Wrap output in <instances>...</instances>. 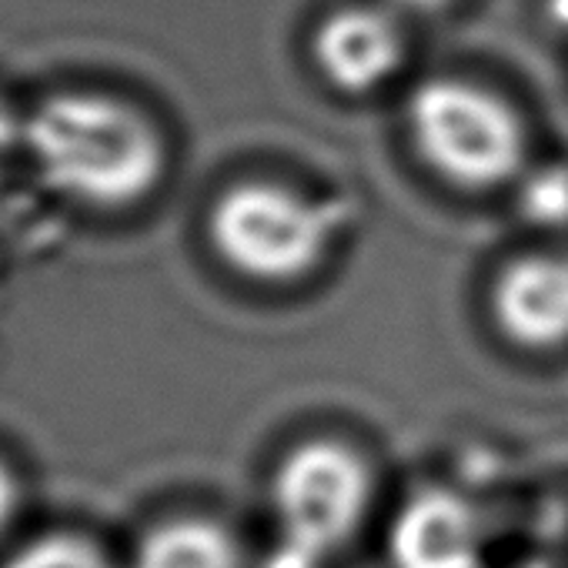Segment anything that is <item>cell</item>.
I'll return each mask as SVG.
<instances>
[{"instance_id": "1", "label": "cell", "mask_w": 568, "mask_h": 568, "mask_svg": "<svg viewBox=\"0 0 568 568\" xmlns=\"http://www.w3.org/2000/svg\"><path fill=\"white\" fill-rule=\"evenodd\" d=\"M24 141L48 184L101 207L141 201L164 171L158 128L104 94L51 98L28 121Z\"/></svg>"}, {"instance_id": "2", "label": "cell", "mask_w": 568, "mask_h": 568, "mask_svg": "<svg viewBox=\"0 0 568 568\" xmlns=\"http://www.w3.org/2000/svg\"><path fill=\"white\" fill-rule=\"evenodd\" d=\"M342 224L335 201H312L271 181H247L221 194L211 211L217 254L244 277L284 284L312 274Z\"/></svg>"}, {"instance_id": "3", "label": "cell", "mask_w": 568, "mask_h": 568, "mask_svg": "<svg viewBox=\"0 0 568 568\" xmlns=\"http://www.w3.org/2000/svg\"><path fill=\"white\" fill-rule=\"evenodd\" d=\"M408 131L442 178L458 187H491L518 174L525 161V128L508 101L458 81H425L408 101Z\"/></svg>"}, {"instance_id": "4", "label": "cell", "mask_w": 568, "mask_h": 568, "mask_svg": "<svg viewBox=\"0 0 568 568\" xmlns=\"http://www.w3.org/2000/svg\"><path fill=\"white\" fill-rule=\"evenodd\" d=\"M372 478L365 462L338 442H308L274 475V511L281 548L271 568H315L345 545L365 518Z\"/></svg>"}, {"instance_id": "5", "label": "cell", "mask_w": 568, "mask_h": 568, "mask_svg": "<svg viewBox=\"0 0 568 568\" xmlns=\"http://www.w3.org/2000/svg\"><path fill=\"white\" fill-rule=\"evenodd\" d=\"M495 322L525 348H558L568 342V257L525 254L495 281Z\"/></svg>"}, {"instance_id": "6", "label": "cell", "mask_w": 568, "mask_h": 568, "mask_svg": "<svg viewBox=\"0 0 568 568\" xmlns=\"http://www.w3.org/2000/svg\"><path fill=\"white\" fill-rule=\"evenodd\" d=\"M388 548L395 568H478L481 528L465 498L428 488L398 511Z\"/></svg>"}, {"instance_id": "7", "label": "cell", "mask_w": 568, "mask_h": 568, "mask_svg": "<svg viewBox=\"0 0 568 568\" xmlns=\"http://www.w3.org/2000/svg\"><path fill=\"white\" fill-rule=\"evenodd\" d=\"M402 61L405 38L398 24L375 8H345L315 34V64L348 94L375 91L402 68Z\"/></svg>"}, {"instance_id": "8", "label": "cell", "mask_w": 568, "mask_h": 568, "mask_svg": "<svg viewBox=\"0 0 568 568\" xmlns=\"http://www.w3.org/2000/svg\"><path fill=\"white\" fill-rule=\"evenodd\" d=\"M131 568H241L234 538L207 518H174L151 528Z\"/></svg>"}, {"instance_id": "9", "label": "cell", "mask_w": 568, "mask_h": 568, "mask_svg": "<svg viewBox=\"0 0 568 568\" xmlns=\"http://www.w3.org/2000/svg\"><path fill=\"white\" fill-rule=\"evenodd\" d=\"M0 568H114L108 551L78 535V531H51L28 545H21Z\"/></svg>"}, {"instance_id": "10", "label": "cell", "mask_w": 568, "mask_h": 568, "mask_svg": "<svg viewBox=\"0 0 568 568\" xmlns=\"http://www.w3.org/2000/svg\"><path fill=\"white\" fill-rule=\"evenodd\" d=\"M521 214L538 224L568 221V171L545 168L521 184Z\"/></svg>"}, {"instance_id": "11", "label": "cell", "mask_w": 568, "mask_h": 568, "mask_svg": "<svg viewBox=\"0 0 568 568\" xmlns=\"http://www.w3.org/2000/svg\"><path fill=\"white\" fill-rule=\"evenodd\" d=\"M14 515H18V478L4 462H0V535L8 531Z\"/></svg>"}, {"instance_id": "12", "label": "cell", "mask_w": 568, "mask_h": 568, "mask_svg": "<svg viewBox=\"0 0 568 568\" xmlns=\"http://www.w3.org/2000/svg\"><path fill=\"white\" fill-rule=\"evenodd\" d=\"M24 131L18 128V121H14V114L4 108V101H0V168L8 164V158L14 154V148H18V138H21Z\"/></svg>"}, {"instance_id": "13", "label": "cell", "mask_w": 568, "mask_h": 568, "mask_svg": "<svg viewBox=\"0 0 568 568\" xmlns=\"http://www.w3.org/2000/svg\"><path fill=\"white\" fill-rule=\"evenodd\" d=\"M398 4H405V8H415V11H432V8H442V4H448V0H398Z\"/></svg>"}]
</instances>
